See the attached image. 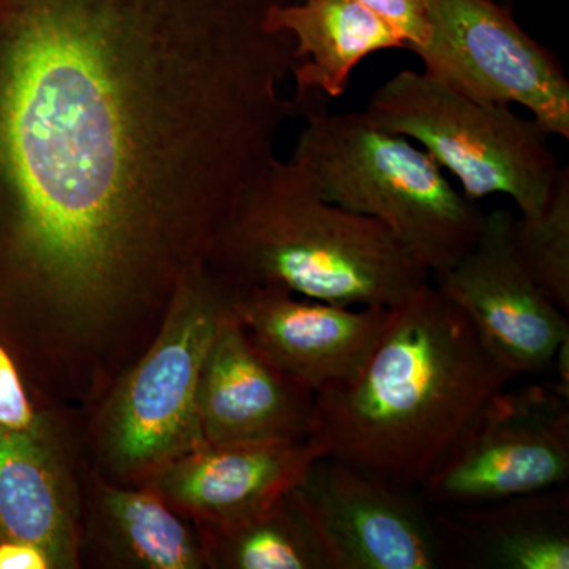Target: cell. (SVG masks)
Instances as JSON below:
<instances>
[{
    "label": "cell",
    "instance_id": "cell-1",
    "mask_svg": "<svg viewBox=\"0 0 569 569\" xmlns=\"http://www.w3.org/2000/svg\"><path fill=\"white\" fill-rule=\"evenodd\" d=\"M279 0H0V342L97 402L293 118Z\"/></svg>",
    "mask_w": 569,
    "mask_h": 569
},
{
    "label": "cell",
    "instance_id": "cell-2",
    "mask_svg": "<svg viewBox=\"0 0 569 569\" xmlns=\"http://www.w3.org/2000/svg\"><path fill=\"white\" fill-rule=\"evenodd\" d=\"M518 377L436 284L391 310L366 365L317 396L310 441L323 456L419 489L493 395Z\"/></svg>",
    "mask_w": 569,
    "mask_h": 569
},
{
    "label": "cell",
    "instance_id": "cell-3",
    "mask_svg": "<svg viewBox=\"0 0 569 569\" xmlns=\"http://www.w3.org/2000/svg\"><path fill=\"white\" fill-rule=\"evenodd\" d=\"M206 268L228 291L277 284L302 298L385 309L432 279L385 224L329 203L298 164L277 157L247 187Z\"/></svg>",
    "mask_w": 569,
    "mask_h": 569
},
{
    "label": "cell",
    "instance_id": "cell-4",
    "mask_svg": "<svg viewBox=\"0 0 569 569\" xmlns=\"http://www.w3.org/2000/svg\"><path fill=\"white\" fill-rule=\"evenodd\" d=\"M290 160L329 203L376 219L430 276L466 257L486 213L402 134L365 112H307Z\"/></svg>",
    "mask_w": 569,
    "mask_h": 569
},
{
    "label": "cell",
    "instance_id": "cell-5",
    "mask_svg": "<svg viewBox=\"0 0 569 569\" xmlns=\"http://www.w3.org/2000/svg\"><path fill=\"white\" fill-rule=\"evenodd\" d=\"M231 313L230 295L208 268L187 280L152 342L84 413V460L119 486L204 447L197 389L209 347Z\"/></svg>",
    "mask_w": 569,
    "mask_h": 569
},
{
    "label": "cell",
    "instance_id": "cell-6",
    "mask_svg": "<svg viewBox=\"0 0 569 569\" xmlns=\"http://www.w3.org/2000/svg\"><path fill=\"white\" fill-rule=\"evenodd\" d=\"M362 112L378 129L419 142L477 203L507 194L520 217L537 216L560 173L550 137L533 119L456 91L425 71H399Z\"/></svg>",
    "mask_w": 569,
    "mask_h": 569
},
{
    "label": "cell",
    "instance_id": "cell-7",
    "mask_svg": "<svg viewBox=\"0 0 569 569\" xmlns=\"http://www.w3.org/2000/svg\"><path fill=\"white\" fill-rule=\"evenodd\" d=\"M425 73L485 102L519 104L549 137L569 140V80L560 59L498 0H426Z\"/></svg>",
    "mask_w": 569,
    "mask_h": 569
},
{
    "label": "cell",
    "instance_id": "cell-8",
    "mask_svg": "<svg viewBox=\"0 0 569 569\" xmlns=\"http://www.w3.org/2000/svg\"><path fill=\"white\" fill-rule=\"evenodd\" d=\"M569 478V392L503 388L421 485L427 503L471 507L561 488Z\"/></svg>",
    "mask_w": 569,
    "mask_h": 569
},
{
    "label": "cell",
    "instance_id": "cell-9",
    "mask_svg": "<svg viewBox=\"0 0 569 569\" xmlns=\"http://www.w3.org/2000/svg\"><path fill=\"white\" fill-rule=\"evenodd\" d=\"M296 496L331 569L456 568L437 511L413 490L321 456Z\"/></svg>",
    "mask_w": 569,
    "mask_h": 569
},
{
    "label": "cell",
    "instance_id": "cell-10",
    "mask_svg": "<svg viewBox=\"0 0 569 569\" xmlns=\"http://www.w3.org/2000/svg\"><path fill=\"white\" fill-rule=\"evenodd\" d=\"M512 222L507 209L486 213L475 246L433 280L466 313L490 353L519 378L552 369L569 339V323L568 313L539 291L520 264Z\"/></svg>",
    "mask_w": 569,
    "mask_h": 569
},
{
    "label": "cell",
    "instance_id": "cell-11",
    "mask_svg": "<svg viewBox=\"0 0 569 569\" xmlns=\"http://www.w3.org/2000/svg\"><path fill=\"white\" fill-rule=\"evenodd\" d=\"M228 295L250 342L316 396L350 381L391 320L392 309L332 305L277 284Z\"/></svg>",
    "mask_w": 569,
    "mask_h": 569
},
{
    "label": "cell",
    "instance_id": "cell-12",
    "mask_svg": "<svg viewBox=\"0 0 569 569\" xmlns=\"http://www.w3.org/2000/svg\"><path fill=\"white\" fill-rule=\"evenodd\" d=\"M197 411L206 445L305 441L316 429L317 396L272 365L231 312L201 367Z\"/></svg>",
    "mask_w": 569,
    "mask_h": 569
},
{
    "label": "cell",
    "instance_id": "cell-13",
    "mask_svg": "<svg viewBox=\"0 0 569 569\" xmlns=\"http://www.w3.org/2000/svg\"><path fill=\"white\" fill-rule=\"evenodd\" d=\"M82 427L39 436L0 426V539L39 546L54 569L81 568Z\"/></svg>",
    "mask_w": 569,
    "mask_h": 569
},
{
    "label": "cell",
    "instance_id": "cell-14",
    "mask_svg": "<svg viewBox=\"0 0 569 569\" xmlns=\"http://www.w3.org/2000/svg\"><path fill=\"white\" fill-rule=\"evenodd\" d=\"M321 456L310 440L204 445L160 468L141 486L193 523L223 522L298 488Z\"/></svg>",
    "mask_w": 569,
    "mask_h": 569
},
{
    "label": "cell",
    "instance_id": "cell-15",
    "mask_svg": "<svg viewBox=\"0 0 569 569\" xmlns=\"http://www.w3.org/2000/svg\"><path fill=\"white\" fill-rule=\"evenodd\" d=\"M81 568L208 569L197 527L146 486L107 481L82 462Z\"/></svg>",
    "mask_w": 569,
    "mask_h": 569
},
{
    "label": "cell",
    "instance_id": "cell-16",
    "mask_svg": "<svg viewBox=\"0 0 569 569\" xmlns=\"http://www.w3.org/2000/svg\"><path fill=\"white\" fill-rule=\"evenodd\" d=\"M269 24L295 41V114L325 110L350 84L351 74L378 51L407 50L406 41L355 0H279Z\"/></svg>",
    "mask_w": 569,
    "mask_h": 569
},
{
    "label": "cell",
    "instance_id": "cell-17",
    "mask_svg": "<svg viewBox=\"0 0 569 569\" xmlns=\"http://www.w3.org/2000/svg\"><path fill=\"white\" fill-rule=\"evenodd\" d=\"M456 568L568 569L569 492L565 486L437 511Z\"/></svg>",
    "mask_w": 569,
    "mask_h": 569
},
{
    "label": "cell",
    "instance_id": "cell-18",
    "mask_svg": "<svg viewBox=\"0 0 569 569\" xmlns=\"http://www.w3.org/2000/svg\"><path fill=\"white\" fill-rule=\"evenodd\" d=\"M194 527L208 569H331L296 489L242 518Z\"/></svg>",
    "mask_w": 569,
    "mask_h": 569
},
{
    "label": "cell",
    "instance_id": "cell-19",
    "mask_svg": "<svg viewBox=\"0 0 569 569\" xmlns=\"http://www.w3.org/2000/svg\"><path fill=\"white\" fill-rule=\"evenodd\" d=\"M512 242L520 264L539 291L569 312V168L561 167L545 208L515 217Z\"/></svg>",
    "mask_w": 569,
    "mask_h": 569
},
{
    "label": "cell",
    "instance_id": "cell-20",
    "mask_svg": "<svg viewBox=\"0 0 569 569\" xmlns=\"http://www.w3.org/2000/svg\"><path fill=\"white\" fill-rule=\"evenodd\" d=\"M82 425L84 415L80 411L51 407L37 399L13 356L0 342V426L50 436Z\"/></svg>",
    "mask_w": 569,
    "mask_h": 569
},
{
    "label": "cell",
    "instance_id": "cell-21",
    "mask_svg": "<svg viewBox=\"0 0 569 569\" xmlns=\"http://www.w3.org/2000/svg\"><path fill=\"white\" fill-rule=\"evenodd\" d=\"M373 11L406 41L407 50L421 47L427 36L426 0H355Z\"/></svg>",
    "mask_w": 569,
    "mask_h": 569
},
{
    "label": "cell",
    "instance_id": "cell-22",
    "mask_svg": "<svg viewBox=\"0 0 569 569\" xmlns=\"http://www.w3.org/2000/svg\"><path fill=\"white\" fill-rule=\"evenodd\" d=\"M0 569H54V565L39 546L0 539Z\"/></svg>",
    "mask_w": 569,
    "mask_h": 569
},
{
    "label": "cell",
    "instance_id": "cell-23",
    "mask_svg": "<svg viewBox=\"0 0 569 569\" xmlns=\"http://www.w3.org/2000/svg\"><path fill=\"white\" fill-rule=\"evenodd\" d=\"M498 2L507 3V6L511 7L512 0H498Z\"/></svg>",
    "mask_w": 569,
    "mask_h": 569
}]
</instances>
